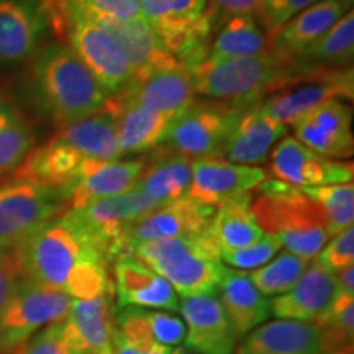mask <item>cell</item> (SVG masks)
I'll return each mask as SVG.
<instances>
[{"label":"cell","instance_id":"cell-23","mask_svg":"<svg viewBox=\"0 0 354 354\" xmlns=\"http://www.w3.org/2000/svg\"><path fill=\"white\" fill-rule=\"evenodd\" d=\"M338 294L336 274L318 263L308 264L305 272L286 294L271 302V313L279 320L313 322L328 308Z\"/></svg>","mask_w":354,"mask_h":354},{"label":"cell","instance_id":"cell-4","mask_svg":"<svg viewBox=\"0 0 354 354\" xmlns=\"http://www.w3.org/2000/svg\"><path fill=\"white\" fill-rule=\"evenodd\" d=\"M133 256L169 282L183 297L216 294L225 276L220 248L209 230L196 236H177L143 243Z\"/></svg>","mask_w":354,"mask_h":354},{"label":"cell","instance_id":"cell-24","mask_svg":"<svg viewBox=\"0 0 354 354\" xmlns=\"http://www.w3.org/2000/svg\"><path fill=\"white\" fill-rule=\"evenodd\" d=\"M261 102L248 110L234 125L220 153L221 159L240 166H259L266 162L277 140L286 135L287 127L264 115Z\"/></svg>","mask_w":354,"mask_h":354},{"label":"cell","instance_id":"cell-12","mask_svg":"<svg viewBox=\"0 0 354 354\" xmlns=\"http://www.w3.org/2000/svg\"><path fill=\"white\" fill-rule=\"evenodd\" d=\"M71 304L64 292L20 279L0 315V353L13 351L44 326L63 322Z\"/></svg>","mask_w":354,"mask_h":354},{"label":"cell","instance_id":"cell-38","mask_svg":"<svg viewBox=\"0 0 354 354\" xmlns=\"http://www.w3.org/2000/svg\"><path fill=\"white\" fill-rule=\"evenodd\" d=\"M33 146V128L28 122H25V118L0 130V177L19 169Z\"/></svg>","mask_w":354,"mask_h":354},{"label":"cell","instance_id":"cell-9","mask_svg":"<svg viewBox=\"0 0 354 354\" xmlns=\"http://www.w3.org/2000/svg\"><path fill=\"white\" fill-rule=\"evenodd\" d=\"M64 46L91 69L110 95L118 94L135 81L131 66L115 44L91 17L68 0L64 20L56 30Z\"/></svg>","mask_w":354,"mask_h":354},{"label":"cell","instance_id":"cell-13","mask_svg":"<svg viewBox=\"0 0 354 354\" xmlns=\"http://www.w3.org/2000/svg\"><path fill=\"white\" fill-rule=\"evenodd\" d=\"M269 169L279 183L297 189L353 183L354 174L351 162L322 156L295 136H286L274 146Z\"/></svg>","mask_w":354,"mask_h":354},{"label":"cell","instance_id":"cell-35","mask_svg":"<svg viewBox=\"0 0 354 354\" xmlns=\"http://www.w3.org/2000/svg\"><path fill=\"white\" fill-rule=\"evenodd\" d=\"M310 323L320 333L322 354L353 344L354 295L338 292L328 308Z\"/></svg>","mask_w":354,"mask_h":354},{"label":"cell","instance_id":"cell-21","mask_svg":"<svg viewBox=\"0 0 354 354\" xmlns=\"http://www.w3.org/2000/svg\"><path fill=\"white\" fill-rule=\"evenodd\" d=\"M46 26L39 0H0V63L15 64L33 56Z\"/></svg>","mask_w":354,"mask_h":354},{"label":"cell","instance_id":"cell-14","mask_svg":"<svg viewBox=\"0 0 354 354\" xmlns=\"http://www.w3.org/2000/svg\"><path fill=\"white\" fill-rule=\"evenodd\" d=\"M216 209L201 205V203L180 198V201L165 203L135 221L127 232L128 253L140 245L149 241L166 240L177 236H196L210 228Z\"/></svg>","mask_w":354,"mask_h":354},{"label":"cell","instance_id":"cell-48","mask_svg":"<svg viewBox=\"0 0 354 354\" xmlns=\"http://www.w3.org/2000/svg\"><path fill=\"white\" fill-rule=\"evenodd\" d=\"M20 120H24V117H21L17 105L13 104V100L6 92L0 91V130H3V128L10 127Z\"/></svg>","mask_w":354,"mask_h":354},{"label":"cell","instance_id":"cell-49","mask_svg":"<svg viewBox=\"0 0 354 354\" xmlns=\"http://www.w3.org/2000/svg\"><path fill=\"white\" fill-rule=\"evenodd\" d=\"M171 346H165V344L156 343L151 349H138L135 346H130L122 339L115 338L113 336V354H171Z\"/></svg>","mask_w":354,"mask_h":354},{"label":"cell","instance_id":"cell-8","mask_svg":"<svg viewBox=\"0 0 354 354\" xmlns=\"http://www.w3.org/2000/svg\"><path fill=\"white\" fill-rule=\"evenodd\" d=\"M258 102L261 100H194L172 120L165 141L167 145L166 149L183 154L190 161L202 158H220L225 141L234 125Z\"/></svg>","mask_w":354,"mask_h":354},{"label":"cell","instance_id":"cell-15","mask_svg":"<svg viewBox=\"0 0 354 354\" xmlns=\"http://www.w3.org/2000/svg\"><path fill=\"white\" fill-rule=\"evenodd\" d=\"M266 179V171L259 166H240L221 158L196 159L187 198L216 209L230 198L258 189Z\"/></svg>","mask_w":354,"mask_h":354},{"label":"cell","instance_id":"cell-17","mask_svg":"<svg viewBox=\"0 0 354 354\" xmlns=\"http://www.w3.org/2000/svg\"><path fill=\"white\" fill-rule=\"evenodd\" d=\"M194 92L192 71L177 64L176 68L156 71L143 81L131 82L109 100L117 105H136L156 113L177 115L192 104Z\"/></svg>","mask_w":354,"mask_h":354},{"label":"cell","instance_id":"cell-47","mask_svg":"<svg viewBox=\"0 0 354 354\" xmlns=\"http://www.w3.org/2000/svg\"><path fill=\"white\" fill-rule=\"evenodd\" d=\"M20 271L13 253L0 254V315L8 300H10L13 290L20 282Z\"/></svg>","mask_w":354,"mask_h":354},{"label":"cell","instance_id":"cell-26","mask_svg":"<svg viewBox=\"0 0 354 354\" xmlns=\"http://www.w3.org/2000/svg\"><path fill=\"white\" fill-rule=\"evenodd\" d=\"M234 354H322V338L308 322L276 320L251 330Z\"/></svg>","mask_w":354,"mask_h":354},{"label":"cell","instance_id":"cell-33","mask_svg":"<svg viewBox=\"0 0 354 354\" xmlns=\"http://www.w3.org/2000/svg\"><path fill=\"white\" fill-rule=\"evenodd\" d=\"M272 50L271 38L256 24L254 17L240 15L221 26L218 37L210 43L209 55L202 63L215 64L221 61L250 57Z\"/></svg>","mask_w":354,"mask_h":354},{"label":"cell","instance_id":"cell-32","mask_svg":"<svg viewBox=\"0 0 354 354\" xmlns=\"http://www.w3.org/2000/svg\"><path fill=\"white\" fill-rule=\"evenodd\" d=\"M251 202L253 197L248 192L216 207L209 232L220 248V253L241 250L264 236L251 210Z\"/></svg>","mask_w":354,"mask_h":354},{"label":"cell","instance_id":"cell-52","mask_svg":"<svg viewBox=\"0 0 354 354\" xmlns=\"http://www.w3.org/2000/svg\"><path fill=\"white\" fill-rule=\"evenodd\" d=\"M336 2H338L339 6H343L344 8H346V10H348V8H349V10H351V7H353V2H354V0H336Z\"/></svg>","mask_w":354,"mask_h":354},{"label":"cell","instance_id":"cell-6","mask_svg":"<svg viewBox=\"0 0 354 354\" xmlns=\"http://www.w3.org/2000/svg\"><path fill=\"white\" fill-rule=\"evenodd\" d=\"M140 7L177 63L194 71L205 59L215 32L207 0H140Z\"/></svg>","mask_w":354,"mask_h":354},{"label":"cell","instance_id":"cell-54","mask_svg":"<svg viewBox=\"0 0 354 354\" xmlns=\"http://www.w3.org/2000/svg\"><path fill=\"white\" fill-rule=\"evenodd\" d=\"M0 354H19V348L13 349V351H8V353H0Z\"/></svg>","mask_w":354,"mask_h":354},{"label":"cell","instance_id":"cell-50","mask_svg":"<svg viewBox=\"0 0 354 354\" xmlns=\"http://www.w3.org/2000/svg\"><path fill=\"white\" fill-rule=\"evenodd\" d=\"M336 281H338V292L348 295H354V268L348 266V268L342 269L336 272Z\"/></svg>","mask_w":354,"mask_h":354},{"label":"cell","instance_id":"cell-53","mask_svg":"<svg viewBox=\"0 0 354 354\" xmlns=\"http://www.w3.org/2000/svg\"><path fill=\"white\" fill-rule=\"evenodd\" d=\"M171 354H196V353H187V351H185V349H183V348H177V349H174V351H172Z\"/></svg>","mask_w":354,"mask_h":354},{"label":"cell","instance_id":"cell-10","mask_svg":"<svg viewBox=\"0 0 354 354\" xmlns=\"http://www.w3.org/2000/svg\"><path fill=\"white\" fill-rule=\"evenodd\" d=\"M66 210L63 192L48 185L20 177L0 184V254L12 253L35 230Z\"/></svg>","mask_w":354,"mask_h":354},{"label":"cell","instance_id":"cell-25","mask_svg":"<svg viewBox=\"0 0 354 354\" xmlns=\"http://www.w3.org/2000/svg\"><path fill=\"white\" fill-rule=\"evenodd\" d=\"M145 159L95 162L66 196V209H82L88 203L125 194L138 187Z\"/></svg>","mask_w":354,"mask_h":354},{"label":"cell","instance_id":"cell-3","mask_svg":"<svg viewBox=\"0 0 354 354\" xmlns=\"http://www.w3.org/2000/svg\"><path fill=\"white\" fill-rule=\"evenodd\" d=\"M251 202L254 218L264 234H274L289 253L312 259L330 240L328 220L302 189L266 179Z\"/></svg>","mask_w":354,"mask_h":354},{"label":"cell","instance_id":"cell-30","mask_svg":"<svg viewBox=\"0 0 354 354\" xmlns=\"http://www.w3.org/2000/svg\"><path fill=\"white\" fill-rule=\"evenodd\" d=\"M55 136L87 161H118L122 156L117 141L115 118L107 109L81 120L59 127Z\"/></svg>","mask_w":354,"mask_h":354},{"label":"cell","instance_id":"cell-41","mask_svg":"<svg viewBox=\"0 0 354 354\" xmlns=\"http://www.w3.org/2000/svg\"><path fill=\"white\" fill-rule=\"evenodd\" d=\"M88 17L110 20H143L140 0H71Z\"/></svg>","mask_w":354,"mask_h":354},{"label":"cell","instance_id":"cell-11","mask_svg":"<svg viewBox=\"0 0 354 354\" xmlns=\"http://www.w3.org/2000/svg\"><path fill=\"white\" fill-rule=\"evenodd\" d=\"M156 207H159L156 202L135 187L120 196L88 203L82 209L66 210V214L76 221L110 264H113L123 256H131L127 248L128 228Z\"/></svg>","mask_w":354,"mask_h":354},{"label":"cell","instance_id":"cell-22","mask_svg":"<svg viewBox=\"0 0 354 354\" xmlns=\"http://www.w3.org/2000/svg\"><path fill=\"white\" fill-rule=\"evenodd\" d=\"M112 281L120 308L179 310V299L169 282L135 256H123L115 261Z\"/></svg>","mask_w":354,"mask_h":354},{"label":"cell","instance_id":"cell-37","mask_svg":"<svg viewBox=\"0 0 354 354\" xmlns=\"http://www.w3.org/2000/svg\"><path fill=\"white\" fill-rule=\"evenodd\" d=\"M315 201L328 220L330 238L343 230L353 227L354 221V185L353 183L320 185V187L302 189Z\"/></svg>","mask_w":354,"mask_h":354},{"label":"cell","instance_id":"cell-1","mask_svg":"<svg viewBox=\"0 0 354 354\" xmlns=\"http://www.w3.org/2000/svg\"><path fill=\"white\" fill-rule=\"evenodd\" d=\"M12 253L21 279L64 292L73 300L115 294L112 264L66 212L35 230Z\"/></svg>","mask_w":354,"mask_h":354},{"label":"cell","instance_id":"cell-27","mask_svg":"<svg viewBox=\"0 0 354 354\" xmlns=\"http://www.w3.org/2000/svg\"><path fill=\"white\" fill-rule=\"evenodd\" d=\"M216 292H220L218 300L236 338L248 335L271 315V302L256 289L245 271L227 269Z\"/></svg>","mask_w":354,"mask_h":354},{"label":"cell","instance_id":"cell-44","mask_svg":"<svg viewBox=\"0 0 354 354\" xmlns=\"http://www.w3.org/2000/svg\"><path fill=\"white\" fill-rule=\"evenodd\" d=\"M19 354H71L63 336V322L51 323L19 348Z\"/></svg>","mask_w":354,"mask_h":354},{"label":"cell","instance_id":"cell-34","mask_svg":"<svg viewBox=\"0 0 354 354\" xmlns=\"http://www.w3.org/2000/svg\"><path fill=\"white\" fill-rule=\"evenodd\" d=\"M354 55V13L349 10L325 35L295 57L304 66H351Z\"/></svg>","mask_w":354,"mask_h":354},{"label":"cell","instance_id":"cell-42","mask_svg":"<svg viewBox=\"0 0 354 354\" xmlns=\"http://www.w3.org/2000/svg\"><path fill=\"white\" fill-rule=\"evenodd\" d=\"M315 263L328 269L330 272H338L354 263V228L349 227L331 238V241L315 256Z\"/></svg>","mask_w":354,"mask_h":354},{"label":"cell","instance_id":"cell-51","mask_svg":"<svg viewBox=\"0 0 354 354\" xmlns=\"http://www.w3.org/2000/svg\"><path fill=\"white\" fill-rule=\"evenodd\" d=\"M325 354H353V344H348V346L338 348V349H335V351H330Z\"/></svg>","mask_w":354,"mask_h":354},{"label":"cell","instance_id":"cell-19","mask_svg":"<svg viewBox=\"0 0 354 354\" xmlns=\"http://www.w3.org/2000/svg\"><path fill=\"white\" fill-rule=\"evenodd\" d=\"M88 17V15H87ZM120 48L131 66L135 81H143L156 71L176 68L177 59L167 51L161 38L145 20H110L91 17Z\"/></svg>","mask_w":354,"mask_h":354},{"label":"cell","instance_id":"cell-2","mask_svg":"<svg viewBox=\"0 0 354 354\" xmlns=\"http://www.w3.org/2000/svg\"><path fill=\"white\" fill-rule=\"evenodd\" d=\"M35 104L57 127L97 113L110 94L91 69L63 43L44 48L30 71Z\"/></svg>","mask_w":354,"mask_h":354},{"label":"cell","instance_id":"cell-36","mask_svg":"<svg viewBox=\"0 0 354 354\" xmlns=\"http://www.w3.org/2000/svg\"><path fill=\"white\" fill-rule=\"evenodd\" d=\"M310 261L300 256L282 251L263 268L250 272V279L256 289H258L264 297L268 295H281L292 289V286L299 281L300 276L308 268Z\"/></svg>","mask_w":354,"mask_h":354},{"label":"cell","instance_id":"cell-29","mask_svg":"<svg viewBox=\"0 0 354 354\" xmlns=\"http://www.w3.org/2000/svg\"><path fill=\"white\" fill-rule=\"evenodd\" d=\"M346 13V8L336 0H320L269 35L271 46L287 56L297 57Z\"/></svg>","mask_w":354,"mask_h":354},{"label":"cell","instance_id":"cell-40","mask_svg":"<svg viewBox=\"0 0 354 354\" xmlns=\"http://www.w3.org/2000/svg\"><path fill=\"white\" fill-rule=\"evenodd\" d=\"M281 241L274 234H264L261 240L253 245L241 248V250L234 251H223L220 253V259L225 263L233 266V268L246 271V269H256L271 261L277 251L281 250Z\"/></svg>","mask_w":354,"mask_h":354},{"label":"cell","instance_id":"cell-28","mask_svg":"<svg viewBox=\"0 0 354 354\" xmlns=\"http://www.w3.org/2000/svg\"><path fill=\"white\" fill-rule=\"evenodd\" d=\"M105 109L113 115L117 141L122 154L146 153L166 141L176 115L156 113L136 105H117L107 100Z\"/></svg>","mask_w":354,"mask_h":354},{"label":"cell","instance_id":"cell-45","mask_svg":"<svg viewBox=\"0 0 354 354\" xmlns=\"http://www.w3.org/2000/svg\"><path fill=\"white\" fill-rule=\"evenodd\" d=\"M148 320L154 342L165 346L179 344L185 338V323L172 313L161 310H148Z\"/></svg>","mask_w":354,"mask_h":354},{"label":"cell","instance_id":"cell-43","mask_svg":"<svg viewBox=\"0 0 354 354\" xmlns=\"http://www.w3.org/2000/svg\"><path fill=\"white\" fill-rule=\"evenodd\" d=\"M317 2L320 0H263L259 20L266 33L271 35L290 19H294L297 13Z\"/></svg>","mask_w":354,"mask_h":354},{"label":"cell","instance_id":"cell-7","mask_svg":"<svg viewBox=\"0 0 354 354\" xmlns=\"http://www.w3.org/2000/svg\"><path fill=\"white\" fill-rule=\"evenodd\" d=\"M297 61V59H295ZM353 68L304 66L297 68L261 102V110L281 125H294L299 118L323 102L353 99Z\"/></svg>","mask_w":354,"mask_h":354},{"label":"cell","instance_id":"cell-39","mask_svg":"<svg viewBox=\"0 0 354 354\" xmlns=\"http://www.w3.org/2000/svg\"><path fill=\"white\" fill-rule=\"evenodd\" d=\"M115 338L138 349H151L154 342L148 320V310L123 307L115 317Z\"/></svg>","mask_w":354,"mask_h":354},{"label":"cell","instance_id":"cell-16","mask_svg":"<svg viewBox=\"0 0 354 354\" xmlns=\"http://www.w3.org/2000/svg\"><path fill=\"white\" fill-rule=\"evenodd\" d=\"M351 107L343 100L323 102L294 123L295 138L330 159H348L354 151Z\"/></svg>","mask_w":354,"mask_h":354},{"label":"cell","instance_id":"cell-20","mask_svg":"<svg viewBox=\"0 0 354 354\" xmlns=\"http://www.w3.org/2000/svg\"><path fill=\"white\" fill-rule=\"evenodd\" d=\"M179 310L187 328L185 348L196 354L234 353L238 338L215 294L184 297L183 302H179Z\"/></svg>","mask_w":354,"mask_h":354},{"label":"cell","instance_id":"cell-18","mask_svg":"<svg viewBox=\"0 0 354 354\" xmlns=\"http://www.w3.org/2000/svg\"><path fill=\"white\" fill-rule=\"evenodd\" d=\"M115 294L73 300L63 320V336L71 354H113Z\"/></svg>","mask_w":354,"mask_h":354},{"label":"cell","instance_id":"cell-31","mask_svg":"<svg viewBox=\"0 0 354 354\" xmlns=\"http://www.w3.org/2000/svg\"><path fill=\"white\" fill-rule=\"evenodd\" d=\"M192 180V161L169 149L159 151L141 172L138 189L158 205L187 197Z\"/></svg>","mask_w":354,"mask_h":354},{"label":"cell","instance_id":"cell-46","mask_svg":"<svg viewBox=\"0 0 354 354\" xmlns=\"http://www.w3.org/2000/svg\"><path fill=\"white\" fill-rule=\"evenodd\" d=\"M261 6H263V0H207V12L212 17L216 30L221 28L233 17H259Z\"/></svg>","mask_w":354,"mask_h":354},{"label":"cell","instance_id":"cell-5","mask_svg":"<svg viewBox=\"0 0 354 354\" xmlns=\"http://www.w3.org/2000/svg\"><path fill=\"white\" fill-rule=\"evenodd\" d=\"M297 68L295 57L277 50L221 63H201L192 71L194 92L218 102H256L272 94Z\"/></svg>","mask_w":354,"mask_h":354}]
</instances>
